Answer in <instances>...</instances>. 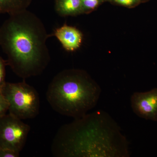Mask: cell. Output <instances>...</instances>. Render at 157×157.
I'll return each mask as SVG.
<instances>
[{
	"instance_id": "obj_9",
	"label": "cell",
	"mask_w": 157,
	"mask_h": 157,
	"mask_svg": "<svg viewBox=\"0 0 157 157\" xmlns=\"http://www.w3.org/2000/svg\"><path fill=\"white\" fill-rule=\"evenodd\" d=\"M32 0H0V14L9 15L27 10Z\"/></svg>"
},
{
	"instance_id": "obj_10",
	"label": "cell",
	"mask_w": 157,
	"mask_h": 157,
	"mask_svg": "<svg viewBox=\"0 0 157 157\" xmlns=\"http://www.w3.org/2000/svg\"><path fill=\"white\" fill-rule=\"evenodd\" d=\"M101 0H82V13H88L94 10L101 3Z\"/></svg>"
},
{
	"instance_id": "obj_11",
	"label": "cell",
	"mask_w": 157,
	"mask_h": 157,
	"mask_svg": "<svg viewBox=\"0 0 157 157\" xmlns=\"http://www.w3.org/2000/svg\"><path fill=\"white\" fill-rule=\"evenodd\" d=\"M7 65H8V63L7 60H5L0 56V91L1 92L6 82L5 78H6V66Z\"/></svg>"
},
{
	"instance_id": "obj_2",
	"label": "cell",
	"mask_w": 157,
	"mask_h": 157,
	"mask_svg": "<svg viewBox=\"0 0 157 157\" xmlns=\"http://www.w3.org/2000/svg\"><path fill=\"white\" fill-rule=\"evenodd\" d=\"M44 24L27 10L9 15L0 27V46L8 65L23 79L40 75L48 66L50 54Z\"/></svg>"
},
{
	"instance_id": "obj_7",
	"label": "cell",
	"mask_w": 157,
	"mask_h": 157,
	"mask_svg": "<svg viewBox=\"0 0 157 157\" xmlns=\"http://www.w3.org/2000/svg\"><path fill=\"white\" fill-rule=\"evenodd\" d=\"M52 36L56 37L63 47L68 51L73 52L78 49L82 41L81 32L67 25L56 29Z\"/></svg>"
},
{
	"instance_id": "obj_12",
	"label": "cell",
	"mask_w": 157,
	"mask_h": 157,
	"mask_svg": "<svg viewBox=\"0 0 157 157\" xmlns=\"http://www.w3.org/2000/svg\"><path fill=\"white\" fill-rule=\"evenodd\" d=\"M8 111H9L8 101L0 91V117L7 114Z\"/></svg>"
},
{
	"instance_id": "obj_15",
	"label": "cell",
	"mask_w": 157,
	"mask_h": 157,
	"mask_svg": "<svg viewBox=\"0 0 157 157\" xmlns=\"http://www.w3.org/2000/svg\"><path fill=\"white\" fill-rule=\"evenodd\" d=\"M140 1H146V0H140Z\"/></svg>"
},
{
	"instance_id": "obj_4",
	"label": "cell",
	"mask_w": 157,
	"mask_h": 157,
	"mask_svg": "<svg viewBox=\"0 0 157 157\" xmlns=\"http://www.w3.org/2000/svg\"><path fill=\"white\" fill-rule=\"evenodd\" d=\"M1 92L8 101L10 114L21 120L33 119L39 114V94L25 79L21 82H6Z\"/></svg>"
},
{
	"instance_id": "obj_3",
	"label": "cell",
	"mask_w": 157,
	"mask_h": 157,
	"mask_svg": "<svg viewBox=\"0 0 157 157\" xmlns=\"http://www.w3.org/2000/svg\"><path fill=\"white\" fill-rule=\"evenodd\" d=\"M101 93V87L85 71L71 69L54 76L48 85L46 98L55 111L76 119L95 107Z\"/></svg>"
},
{
	"instance_id": "obj_13",
	"label": "cell",
	"mask_w": 157,
	"mask_h": 157,
	"mask_svg": "<svg viewBox=\"0 0 157 157\" xmlns=\"http://www.w3.org/2000/svg\"><path fill=\"white\" fill-rule=\"evenodd\" d=\"M19 156V152L9 149L0 148V157H17Z\"/></svg>"
},
{
	"instance_id": "obj_5",
	"label": "cell",
	"mask_w": 157,
	"mask_h": 157,
	"mask_svg": "<svg viewBox=\"0 0 157 157\" xmlns=\"http://www.w3.org/2000/svg\"><path fill=\"white\" fill-rule=\"evenodd\" d=\"M21 120L9 113L0 117V148L22 150L30 127Z\"/></svg>"
},
{
	"instance_id": "obj_8",
	"label": "cell",
	"mask_w": 157,
	"mask_h": 157,
	"mask_svg": "<svg viewBox=\"0 0 157 157\" xmlns=\"http://www.w3.org/2000/svg\"><path fill=\"white\" fill-rule=\"evenodd\" d=\"M56 9L62 16L78 15L82 13V0H56Z\"/></svg>"
},
{
	"instance_id": "obj_6",
	"label": "cell",
	"mask_w": 157,
	"mask_h": 157,
	"mask_svg": "<svg viewBox=\"0 0 157 157\" xmlns=\"http://www.w3.org/2000/svg\"><path fill=\"white\" fill-rule=\"evenodd\" d=\"M133 112L139 117L157 121V88L146 92H135L131 98Z\"/></svg>"
},
{
	"instance_id": "obj_1",
	"label": "cell",
	"mask_w": 157,
	"mask_h": 157,
	"mask_svg": "<svg viewBox=\"0 0 157 157\" xmlns=\"http://www.w3.org/2000/svg\"><path fill=\"white\" fill-rule=\"evenodd\" d=\"M128 146L115 121L99 110L61 127L51 150L59 157H128Z\"/></svg>"
},
{
	"instance_id": "obj_14",
	"label": "cell",
	"mask_w": 157,
	"mask_h": 157,
	"mask_svg": "<svg viewBox=\"0 0 157 157\" xmlns=\"http://www.w3.org/2000/svg\"><path fill=\"white\" fill-rule=\"evenodd\" d=\"M119 5L126 7H132L137 5L140 2V0H112Z\"/></svg>"
}]
</instances>
